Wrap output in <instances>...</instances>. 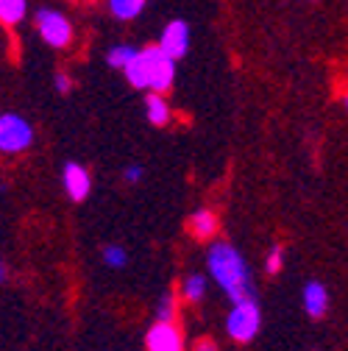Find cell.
I'll use <instances>...</instances> for the list:
<instances>
[{
	"instance_id": "6da1fadb",
	"label": "cell",
	"mask_w": 348,
	"mask_h": 351,
	"mask_svg": "<svg viewBox=\"0 0 348 351\" xmlns=\"http://www.w3.org/2000/svg\"><path fill=\"white\" fill-rule=\"evenodd\" d=\"M206 268H209L212 279L223 287V293L232 301L253 298V279L248 271V262L243 259V254L234 245L214 243L206 254Z\"/></svg>"
},
{
	"instance_id": "7a4b0ae2",
	"label": "cell",
	"mask_w": 348,
	"mask_h": 351,
	"mask_svg": "<svg viewBox=\"0 0 348 351\" xmlns=\"http://www.w3.org/2000/svg\"><path fill=\"white\" fill-rule=\"evenodd\" d=\"M31 145H34V125L17 112L0 114V154H23Z\"/></svg>"
},
{
	"instance_id": "3957f363",
	"label": "cell",
	"mask_w": 348,
	"mask_h": 351,
	"mask_svg": "<svg viewBox=\"0 0 348 351\" xmlns=\"http://www.w3.org/2000/svg\"><path fill=\"white\" fill-rule=\"evenodd\" d=\"M140 53H142V62H145V81H148V90L164 95L170 86H173V81H176V62H173L170 56H164L156 45L140 48Z\"/></svg>"
},
{
	"instance_id": "277c9868",
	"label": "cell",
	"mask_w": 348,
	"mask_h": 351,
	"mask_svg": "<svg viewBox=\"0 0 348 351\" xmlns=\"http://www.w3.org/2000/svg\"><path fill=\"white\" fill-rule=\"evenodd\" d=\"M34 23H36L39 36L45 39L51 48H56V51H64L73 42V23L59 9H39Z\"/></svg>"
},
{
	"instance_id": "5b68a950",
	"label": "cell",
	"mask_w": 348,
	"mask_h": 351,
	"mask_svg": "<svg viewBox=\"0 0 348 351\" xmlns=\"http://www.w3.org/2000/svg\"><path fill=\"white\" fill-rule=\"evenodd\" d=\"M259 324H262V315H259V306L253 298H243V301H234L232 313L226 318V329L229 335L237 340V343H248L256 332H259Z\"/></svg>"
},
{
	"instance_id": "8992f818",
	"label": "cell",
	"mask_w": 348,
	"mask_h": 351,
	"mask_svg": "<svg viewBox=\"0 0 348 351\" xmlns=\"http://www.w3.org/2000/svg\"><path fill=\"white\" fill-rule=\"evenodd\" d=\"M190 42H192V34H190V25L184 20H170L162 34H159V51L164 56H170L173 62H179L190 53Z\"/></svg>"
},
{
	"instance_id": "52a82bcc",
	"label": "cell",
	"mask_w": 348,
	"mask_h": 351,
	"mask_svg": "<svg viewBox=\"0 0 348 351\" xmlns=\"http://www.w3.org/2000/svg\"><path fill=\"white\" fill-rule=\"evenodd\" d=\"M62 184H64V193L73 198V201H84L86 195L92 193V176L84 165L78 162H67L62 167Z\"/></svg>"
},
{
	"instance_id": "ba28073f",
	"label": "cell",
	"mask_w": 348,
	"mask_h": 351,
	"mask_svg": "<svg viewBox=\"0 0 348 351\" xmlns=\"http://www.w3.org/2000/svg\"><path fill=\"white\" fill-rule=\"evenodd\" d=\"M148 351H182V332L173 321H156L148 329Z\"/></svg>"
},
{
	"instance_id": "9c48e42d",
	"label": "cell",
	"mask_w": 348,
	"mask_h": 351,
	"mask_svg": "<svg viewBox=\"0 0 348 351\" xmlns=\"http://www.w3.org/2000/svg\"><path fill=\"white\" fill-rule=\"evenodd\" d=\"M329 306V293L321 282H310L303 287V310H307L312 318H321Z\"/></svg>"
},
{
	"instance_id": "30bf717a",
	"label": "cell",
	"mask_w": 348,
	"mask_h": 351,
	"mask_svg": "<svg viewBox=\"0 0 348 351\" xmlns=\"http://www.w3.org/2000/svg\"><path fill=\"white\" fill-rule=\"evenodd\" d=\"M145 117H148L151 125H159V128L170 123L173 112H170V104L164 101V95H159V93L145 95Z\"/></svg>"
},
{
	"instance_id": "8fae6325",
	"label": "cell",
	"mask_w": 348,
	"mask_h": 351,
	"mask_svg": "<svg viewBox=\"0 0 348 351\" xmlns=\"http://www.w3.org/2000/svg\"><path fill=\"white\" fill-rule=\"evenodd\" d=\"M190 232L198 237V240H209L214 232H217V215L212 209H195L190 215Z\"/></svg>"
},
{
	"instance_id": "7c38bea8",
	"label": "cell",
	"mask_w": 348,
	"mask_h": 351,
	"mask_svg": "<svg viewBox=\"0 0 348 351\" xmlns=\"http://www.w3.org/2000/svg\"><path fill=\"white\" fill-rule=\"evenodd\" d=\"M148 6V0H106V9L114 20H137L142 14V9Z\"/></svg>"
},
{
	"instance_id": "4fadbf2b",
	"label": "cell",
	"mask_w": 348,
	"mask_h": 351,
	"mask_svg": "<svg viewBox=\"0 0 348 351\" xmlns=\"http://www.w3.org/2000/svg\"><path fill=\"white\" fill-rule=\"evenodd\" d=\"M28 14V0H0V23L14 28Z\"/></svg>"
},
{
	"instance_id": "5bb4252c",
	"label": "cell",
	"mask_w": 348,
	"mask_h": 351,
	"mask_svg": "<svg viewBox=\"0 0 348 351\" xmlns=\"http://www.w3.org/2000/svg\"><path fill=\"white\" fill-rule=\"evenodd\" d=\"M137 51H140V48L128 45V42H120V45H112V48H109V53H106V64H109V67H114V70H123L128 62H132V59L137 56Z\"/></svg>"
},
{
	"instance_id": "9a60e30c",
	"label": "cell",
	"mask_w": 348,
	"mask_h": 351,
	"mask_svg": "<svg viewBox=\"0 0 348 351\" xmlns=\"http://www.w3.org/2000/svg\"><path fill=\"white\" fill-rule=\"evenodd\" d=\"M182 293H184V298H187V301H201V298H203V293H206V279H203L201 274L187 276V279H184V285H182Z\"/></svg>"
},
{
	"instance_id": "2e32d148",
	"label": "cell",
	"mask_w": 348,
	"mask_h": 351,
	"mask_svg": "<svg viewBox=\"0 0 348 351\" xmlns=\"http://www.w3.org/2000/svg\"><path fill=\"white\" fill-rule=\"evenodd\" d=\"M103 262H106L109 268H125L128 254H125V248H120V245H106V248H103Z\"/></svg>"
},
{
	"instance_id": "e0dca14e",
	"label": "cell",
	"mask_w": 348,
	"mask_h": 351,
	"mask_svg": "<svg viewBox=\"0 0 348 351\" xmlns=\"http://www.w3.org/2000/svg\"><path fill=\"white\" fill-rule=\"evenodd\" d=\"M176 295H170V293H164L162 298H159V304H156V318L159 321H173V315H176Z\"/></svg>"
},
{
	"instance_id": "ac0fdd59",
	"label": "cell",
	"mask_w": 348,
	"mask_h": 351,
	"mask_svg": "<svg viewBox=\"0 0 348 351\" xmlns=\"http://www.w3.org/2000/svg\"><path fill=\"white\" fill-rule=\"evenodd\" d=\"M265 265H268V274H279V271H282V265H284V251H282L279 245L268 254V262H265Z\"/></svg>"
},
{
	"instance_id": "d6986e66",
	"label": "cell",
	"mask_w": 348,
	"mask_h": 351,
	"mask_svg": "<svg viewBox=\"0 0 348 351\" xmlns=\"http://www.w3.org/2000/svg\"><path fill=\"white\" fill-rule=\"evenodd\" d=\"M142 176H145V167H142V165H128V167L123 170V179H125L128 184H140Z\"/></svg>"
},
{
	"instance_id": "ffe728a7",
	"label": "cell",
	"mask_w": 348,
	"mask_h": 351,
	"mask_svg": "<svg viewBox=\"0 0 348 351\" xmlns=\"http://www.w3.org/2000/svg\"><path fill=\"white\" fill-rule=\"evenodd\" d=\"M53 84H56V93H59V95H67V93L73 90V78H70L67 73H56Z\"/></svg>"
},
{
	"instance_id": "44dd1931",
	"label": "cell",
	"mask_w": 348,
	"mask_h": 351,
	"mask_svg": "<svg viewBox=\"0 0 348 351\" xmlns=\"http://www.w3.org/2000/svg\"><path fill=\"white\" fill-rule=\"evenodd\" d=\"M195 351H217V346L212 340H201V343H195Z\"/></svg>"
},
{
	"instance_id": "7402d4cb",
	"label": "cell",
	"mask_w": 348,
	"mask_h": 351,
	"mask_svg": "<svg viewBox=\"0 0 348 351\" xmlns=\"http://www.w3.org/2000/svg\"><path fill=\"white\" fill-rule=\"evenodd\" d=\"M6 279V265H3V259H0V282Z\"/></svg>"
}]
</instances>
